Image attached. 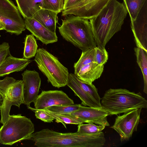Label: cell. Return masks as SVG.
I'll return each mask as SVG.
<instances>
[{
	"instance_id": "e0dca14e",
	"label": "cell",
	"mask_w": 147,
	"mask_h": 147,
	"mask_svg": "<svg viewBox=\"0 0 147 147\" xmlns=\"http://www.w3.org/2000/svg\"><path fill=\"white\" fill-rule=\"evenodd\" d=\"M104 65L95 62H92L82 66L76 75L80 80L88 84L99 78L104 70Z\"/></svg>"
},
{
	"instance_id": "f546056e",
	"label": "cell",
	"mask_w": 147,
	"mask_h": 147,
	"mask_svg": "<svg viewBox=\"0 0 147 147\" xmlns=\"http://www.w3.org/2000/svg\"><path fill=\"white\" fill-rule=\"evenodd\" d=\"M94 62L99 65H104L108 59V53L105 48L96 47L94 48Z\"/></svg>"
},
{
	"instance_id": "1f68e13d",
	"label": "cell",
	"mask_w": 147,
	"mask_h": 147,
	"mask_svg": "<svg viewBox=\"0 0 147 147\" xmlns=\"http://www.w3.org/2000/svg\"><path fill=\"white\" fill-rule=\"evenodd\" d=\"M10 46L8 42L0 44V66L7 56L10 54Z\"/></svg>"
},
{
	"instance_id": "9c48e42d",
	"label": "cell",
	"mask_w": 147,
	"mask_h": 147,
	"mask_svg": "<svg viewBox=\"0 0 147 147\" xmlns=\"http://www.w3.org/2000/svg\"><path fill=\"white\" fill-rule=\"evenodd\" d=\"M142 108L135 109L116 117L113 125L111 127L119 134L121 142L127 141L133 133L137 130L140 120Z\"/></svg>"
},
{
	"instance_id": "d4e9b609",
	"label": "cell",
	"mask_w": 147,
	"mask_h": 147,
	"mask_svg": "<svg viewBox=\"0 0 147 147\" xmlns=\"http://www.w3.org/2000/svg\"><path fill=\"white\" fill-rule=\"evenodd\" d=\"M94 48L89 49L82 52L79 59L74 64V74L76 75L82 66L92 62H94Z\"/></svg>"
},
{
	"instance_id": "4316f807",
	"label": "cell",
	"mask_w": 147,
	"mask_h": 147,
	"mask_svg": "<svg viewBox=\"0 0 147 147\" xmlns=\"http://www.w3.org/2000/svg\"><path fill=\"white\" fill-rule=\"evenodd\" d=\"M105 126L100 125H96L93 123L78 124V133L82 134H92L100 132L104 129Z\"/></svg>"
},
{
	"instance_id": "cb8c5ba5",
	"label": "cell",
	"mask_w": 147,
	"mask_h": 147,
	"mask_svg": "<svg viewBox=\"0 0 147 147\" xmlns=\"http://www.w3.org/2000/svg\"><path fill=\"white\" fill-rule=\"evenodd\" d=\"M24 44L23 58L29 59L35 56L38 46L34 36L32 34L27 35Z\"/></svg>"
},
{
	"instance_id": "d6986e66",
	"label": "cell",
	"mask_w": 147,
	"mask_h": 147,
	"mask_svg": "<svg viewBox=\"0 0 147 147\" xmlns=\"http://www.w3.org/2000/svg\"><path fill=\"white\" fill-rule=\"evenodd\" d=\"M58 13L49 10L42 9L37 11L33 18L51 31L56 33L58 23Z\"/></svg>"
},
{
	"instance_id": "7402d4cb",
	"label": "cell",
	"mask_w": 147,
	"mask_h": 147,
	"mask_svg": "<svg viewBox=\"0 0 147 147\" xmlns=\"http://www.w3.org/2000/svg\"><path fill=\"white\" fill-rule=\"evenodd\" d=\"M147 0H123L124 4L128 12L131 21L137 18L142 8Z\"/></svg>"
},
{
	"instance_id": "52a82bcc",
	"label": "cell",
	"mask_w": 147,
	"mask_h": 147,
	"mask_svg": "<svg viewBox=\"0 0 147 147\" xmlns=\"http://www.w3.org/2000/svg\"><path fill=\"white\" fill-rule=\"evenodd\" d=\"M0 91L4 97V103L1 110L0 122L3 124L7 121L10 115L12 105L20 107L24 104L23 82L22 80H16L13 78L7 77L0 80Z\"/></svg>"
},
{
	"instance_id": "ba28073f",
	"label": "cell",
	"mask_w": 147,
	"mask_h": 147,
	"mask_svg": "<svg viewBox=\"0 0 147 147\" xmlns=\"http://www.w3.org/2000/svg\"><path fill=\"white\" fill-rule=\"evenodd\" d=\"M0 21L5 25V30L12 34L19 35L26 29L17 7L10 0H0Z\"/></svg>"
},
{
	"instance_id": "4dcf8cb0",
	"label": "cell",
	"mask_w": 147,
	"mask_h": 147,
	"mask_svg": "<svg viewBox=\"0 0 147 147\" xmlns=\"http://www.w3.org/2000/svg\"><path fill=\"white\" fill-rule=\"evenodd\" d=\"M28 109L34 112L36 118L38 119L45 122H53L55 119L52 116L42 110L36 109L30 106H27Z\"/></svg>"
},
{
	"instance_id": "44dd1931",
	"label": "cell",
	"mask_w": 147,
	"mask_h": 147,
	"mask_svg": "<svg viewBox=\"0 0 147 147\" xmlns=\"http://www.w3.org/2000/svg\"><path fill=\"white\" fill-rule=\"evenodd\" d=\"M134 50L136 56L137 62L141 69L144 81L143 91L147 94V52L142 49L135 47Z\"/></svg>"
},
{
	"instance_id": "277c9868",
	"label": "cell",
	"mask_w": 147,
	"mask_h": 147,
	"mask_svg": "<svg viewBox=\"0 0 147 147\" xmlns=\"http://www.w3.org/2000/svg\"><path fill=\"white\" fill-rule=\"evenodd\" d=\"M62 20V24L58 28L65 40L82 52L96 47L88 20L71 15Z\"/></svg>"
},
{
	"instance_id": "6da1fadb",
	"label": "cell",
	"mask_w": 147,
	"mask_h": 147,
	"mask_svg": "<svg viewBox=\"0 0 147 147\" xmlns=\"http://www.w3.org/2000/svg\"><path fill=\"white\" fill-rule=\"evenodd\" d=\"M127 11L123 3L117 0H111L89 22L96 45L105 48L109 41L121 30Z\"/></svg>"
},
{
	"instance_id": "603a6c76",
	"label": "cell",
	"mask_w": 147,
	"mask_h": 147,
	"mask_svg": "<svg viewBox=\"0 0 147 147\" xmlns=\"http://www.w3.org/2000/svg\"><path fill=\"white\" fill-rule=\"evenodd\" d=\"M53 117L57 123H61L67 128L66 124L78 125L84 123V121L69 115L66 114H61L50 111L46 109H41Z\"/></svg>"
},
{
	"instance_id": "8fae6325",
	"label": "cell",
	"mask_w": 147,
	"mask_h": 147,
	"mask_svg": "<svg viewBox=\"0 0 147 147\" xmlns=\"http://www.w3.org/2000/svg\"><path fill=\"white\" fill-rule=\"evenodd\" d=\"M33 102L35 108L40 110L51 106L74 104L65 93L59 90H42Z\"/></svg>"
},
{
	"instance_id": "30bf717a",
	"label": "cell",
	"mask_w": 147,
	"mask_h": 147,
	"mask_svg": "<svg viewBox=\"0 0 147 147\" xmlns=\"http://www.w3.org/2000/svg\"><path fill=\"white\" fill-rule=\"evenodd\" d=\"M111 0H80L62 12L61 16L74 15L88 20L96 16Z\"/></svg>"
},
{
	"instance_id": "2e32d148",
	"label": "cell",
	"mask_w": 147,
	"mask_h": 147,
	"mask_svg": "<svg viewBox=\"0 0 147 147\" xmlns=\"http://www.w3.org/2000/svg\"><path fill=\"white\" fill-rule=\"evenodd\" d=\"M31 61L32 60L29 59L13 57L10 54L0 66V77L13 72L22 71Z\"/></svg>"
},
{
	"instance_id": "9a60e30c",
	"label": "cell",
	"mask_w": 147,
	"mask_h": 147,
	"mask_svg": "<svg viewBox=\"0 0 147 147\" xmlns=\"http://www.w3.org/2000/svg\"><path fill=\"white\" fill-rule=\"evenodd\" d=\"M131 21V27L137 47L147 52V20L146 16L142 20Z\"/></svg>"
},
{
	"instance_id": "7a4b0ae2",
	"label": "cell",
	"mask_w": 147,
	"mask_h": 147,
	"mask_svg": "<svg viewBox=\"0 0 147 147\" xmlns=\"http://www.w3.org/2000/svg\"><path fill=\"white\" fill-rule=\"evenodd\" d=\"M27 140L38 147H102L106 141L102 131L92 134L62 133L48 128L33 133Z\"/></svg>"
},
{
	"instance_id": "4fadbf2b",
	"label": "cell",
	"mask_w": 147,
	"mask_h": 147,
	"mask_svg": "<svg viewBox=\"0 0 147 147\" xmlns=\"http://www.w3.org/2000/svg\"><path fill=\"white\" fill-rule=\"evenodd\" d=\"M66 114L84 121V123H92L109 126V124L107 117L109 113L102 108L87 107L81 105L78 110Z\"/></svg>"
},
{
	"instance_id": "ffe728a7",
	"label": "cell",
	"mask_w": 147,
	"mask_h": 147,
	"mask_svg": "<svg viewBox=\"0 0 147 147\" xmlns=\"http://www.w3.org/2000/svg\"><path fill=\"white\" fill-rule=\"evenodd\" d=\"M17 7L24 19L32 18L39 10L43 9V0H16Z\"/></svg>"
},
{
	"instance_id": "ac0fdd59",
	"label": "cell",
	"mask_w": 147,
	"mask_h": 147,
	"mask_svg": "<svg viewBox=\"0 0 147 147\" xmlns=\"http://www.w3.org/2000/svg\"><path fill=\"white\" fill-rule=\"evenodd\" d=\"M74 92L82 101V104L84 106L102 108L82 88L74 78V74H69L67 85Z\"/></svg>"
},
{
	"instance_id": "484cf974",
	"label": "cell",
	"mask_w": 147,
	"mask_h": 147,
	"mask_svg": "<svg viewBox=\"0 0 147 147\" xmlns=\"http://www.w3.org/2000/svg\"><path fill=\"white\" fill-rule=\"evenodd\" d=\"M74 77L75 80L84 90L97 102L101 105V98L98 93L97 89L95 86L92 84H90L80 80L74 74Z\"/></svg>"
},
{
	"instance_id": "3957f363",
	"label": "cell",
	"mask_w": 147,
	"mask_h": 147,
	"mask_svg": "<svg viewBox=\"0 0 147 147\" xmlns=\"http://www.w3.org/2000/svg\"><path fill=\"white\" fill-rule=\"evenodd\" d=\"M100 102L102 108L110 115L147 107V101L141 93H136L125 89H109L105 92Z\"/></svg>"
},
{
	"instance_id": "7c38bea8",
	"label": "cell",
	"mask_w": 147,
	"mask_h": 147,
	"mask_svg": "<svg viewBox=\"0 0 147 147\" xmlns=\"http://www.w3.org/2000/svg\"><path fill=\"white\" fill-rule=\"evenodd\" d=\"M22 75L23 82L24 104L30 106L38 95L41 79L39 73L35 70L26 69Z\"/></svg>"
},
{
	"instance_id": "e575fe53",
	"label": "cell",
	"mask_w": 147,
	"mask_h": 147,
	"mask_svg": "<svg viewBox=\"0 0 147 147\" xmlns=\"http://www.w3.org/2000/svg\"><path fill=\"white\" fill-rule=\"evenodd\" d=\"M5 29V26L4 24L0 21V30Z\"/></svg>"
},
{
	"instance_id": "5b68a950",
	"label": "cell",
	"mask_w": 147,
	"mask_h": 147,
	"mask_svg": "<svg viewBox=\"0 0 147 147\" xmlns=\"http://www.w3.org/2000/svg\"><path fill=\"white\" fill-rule=\"evenodd\" d=\"M34 61L48 82L58 88L67 85L69 77L68 69L55 57L43 48L38 49Z\"/></svg>"
},
{
	"instance_id": "d6a6232c",
	"label": "cell",
	"mask_w": 147,
	"mask_h": 147,
	"mask_svg": "<svg viewBox=\"0 0 147 147\" xmlns=\"http://www.w3.org/2000/svg\"><path fill=\"white\" fill-rule=\"evenodd\" d=\"M80 0H65L64 1L63 10L67 9L78 3Z\"/></svg>"
},
{
	"instance_id": "83f0119b",
	"label": "cell",
	"mask_w": 147,
	"mask_h": 147,
	"mask_svg": "<svg viewBox=\"0 0 147 147\" xmlns=\"http://www.w3.org/2000/svg\"><path fill=\"white\" fill-rule=\"evenodd\" d=\"M81 106L80 104H74L68 105L51 106L45 109L50 111L58 113L69 114L78 110Z\"/></svg>"
},
{
	"instance_id": "5bb4252c",
	"label": "cell",
	"mask_w": 147,
	"mask_h": 147,
	"mask_svg": "<svg viewBox=\"0 0 147 147\" xmlns=\"http://www.w3.org/2000/svg\"><path fill=\"white\" fill-rule=\"evenodd\" d=\"M24 21L26 29L43 44L47 45L57 41L56 33L51 31L33 18L25 19Z\"/></svg>"
},
{
	"instance_id": "836d02e7",
	"label": "cell",
	"mask_w": 147,
	"mask_h": 147,
	"mask_svg": "<svg viewBox=\"0 0 147 147\" xmlns=\"http://www.w3.org/2000/svg\"><path fill=\"white\" fill-rule=\"evenodd\" d=\"M4 97L2 93L0 91V110L2 108L4 103Z\"/></svg>"
},
{
	"instance_id": "f1b7e54d",
	"label": "cell",
	"mask_w": 147,
	"mask_h": 147,
	"mask_svg": "<svg viewBox=\"0 0 147 147\" xmlns=\"http://www.w3.org/2000/svg\"><path fill=\"white\" fill-rule=\"evenodd\" d=\"M64 0H43V9L58 13L63 10Z\"/></svg>"
},
{
	"instance_id": "8992f818",
	"label": "cell",
	"mask_w": 147,
	"mask_h": 147,
	"mask_svg": "<svg viewBox=\"0 0 147 147\" xmlns=\"http://www.w3.org/2000/svg\"><path fill=\"white\" fill-rule=\"evenodd\" d=\"M34 131V125L30 119L21 114L10 115L0 128V143L12 145L27 140Z\"/></svg>"
}]
</instances>
